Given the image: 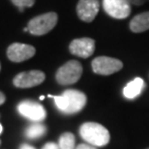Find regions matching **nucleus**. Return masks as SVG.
<instances>
[{
  "instance_id": "nucleus-7",
  "label": "nucleus",
  "mask_w": 149,
  "mask_h": 149,
  "mask_svg": "<svg viewBox=\"0 0 149 149\" xmlns=\"http://www.w3.org/2000/svg\"><path fill=\"white\" fill-rule=\"evenodd\" d=\"M103 7L106 13L114 19H126L131 14V4L128 0H103Z\"/></svg>"
},
{
  "instance_id": "nucleus-11",
  "label": "nucleus",
  "mask_w": 149,
  "mask_h": 149,
  "mask_svg": "<svg viewBox=\"0 0 149 149\" xmlns=\"http://www.w3.org/2000/svg\"><path fill=\"white\" fill-rule=\"evenodd\" d=\"M69 49L72 54L81 58H87L93 54L95 50V41L91 38L74 39L70 44Z\"/></svg>"
},
{
  "instance_id": "nucleus-26",
  "label": "nucleus",
  "mask_w": 149,
  "mask_h": 149,
  "mask_svg": "<svg viewBox=\"0 0 149 149\" xmlns=\"http://www.w3.org/2000/svg\"><path fill=\"white\" fill-rule=\"evenodd\" d=\"M147 149H149V148H147Z\"/></svg>"
},
{
  "instance_id": "nucleus-9",
  "label": "nucleus",
  "mask_w": 149,
  "mask_h": 149,
  "mask_svg": "<svg viewBox=\"0 0 149 149\" xmlns=\"http://www.w3.org/2000/svg\"><path fill=\"white\" fill-rule=\"evenodd\" d=\"M36 50L30 45L14 43L8 47V58L13 62H22L33 57Z\"/></svg>"
},
{
  "instance_id": "nucleus-21",
  "label": "nucleus",
  "mask_w": 149,
  "mask_h": 149,
  "mask_svg": "<svg viewBox=\"0 0 149 149\" xmlns=\"http://www.w3.org/2000/svg\"><path fill=\"white\" fill-rule=\"evenodd\" d=\"M5 100H6V97H5V95L2 93V92H0V106L3 105L5 102Z\"/></svg>"
},
{
  "instance_id": "nucleus-10",
  "label": "nucleus",
  "mask_w": 149,
  "mask_h": 149,
  "mask_svg": "<svg viewBox=\"0 0 149 149\" xmlns=\"http://www.w3.org/2000/svg\"><path fill=\"white\" fill-rule=\"evenodd\" d=\"M100 10L99 0H79L77 6V16L85 22H91Z\"/></svg>"
},
{
  "instance_id": "nucleus-12",
  "label": "nucleus",
  "mask_w": 149,
  "mask_h": 149,
  "mask_svg": "<svg viewBox=\"0 0 149 149\" xmlns=\"http://www.w3.org/2000/svg\"><path fill=\"white\" fill-rule=\"evenodd\" d=\"M144 88V81L141 77H136L130 81L123 89V95L127 99H135L141 93Z\"/></svg>"
},
{
  "instance_id": "nucleus-25",
  "label": "nucleus",
  "mask_w": 149,
  "mask_h": 149,
  "mask_svg": "<svg viewBox=\"0 0 149 149\" xmlns=\"http://www.w3.org/2000/svg\"><path fill=\"white\" fill-rule=\"evenodd\" d=\"M0 68H1V66H0Z\"/></svg>"
},
{
  "instance_id": "nucleus-17",
  "label": "nucleus",
  "mask_w": 149,
  "mask_h": 149,
  "mask_svg": "<svg viewBox=\"0 0 149 149\" xmlns=\"http://www.w3.org/2000/svg\"><path fill=\"white\" fill-rule=\"evenodd\" d=\"M42 149H59V146L58 144L54 143V142H47Z\"/></svg>"
},
{
  "instance_id": "nucleus-1",
  "label": "nucleus",
  "mask_w": 149,
  "mask_h": 149,
  "mask_svg": "<svg viewBox=\"0 0 149 149\" xmlns=\"http://www.w3.org/2000/svg\"><path fill=\"white\" fill-rule=\"evenodd\" d=\"M49 97L54 100L57 109L65 114H74L79 112L85 107L87 101L85 94L76 89L65 90L60 96L49 95Z\"/></svg>"
},
{
  "instance_id": "nucleus-14",
  "label": "nucleus",
  "mask_w": 149,
  "mask_h": 149,
  "mask_svg": "<svg viewBox=\"0 0 149 149\" xmlns=\"http://www.w3.org/2000/svg\"><path fill=\"white\" fill-rule=\"evenodd\" d=\"M47 132V128L45 125L40 123H34L31 124L26 128L24 131L25 136L30 139H36L43 136Z\"/></svg>"
},
{
  "instance_id": "nucleus-23",
  "label": "nucleus",
  "mask_w": 149,
  "mask_h": 149,
  "mask_svg": "<svg viewBox=\"0 0 149 149\" xmlns=\"http://www.w3.org/2000/svg\"><path fill=\"white\" fill-rule=\"evenodd\" d=\"M44 99H45V97H44V96H41V97H40V100H44Z\"/></svg>"
},
{
  "instance_id": "nucleus-22",
  "label": "nucleus",
  "mask_w": 149,
  "mask_h": 149,
  "mask_svg": "<svg viewBox=\"0 0 149 149\" xmlns=\"http://www.w3.org/2000/svg\"><path fill=\"white\" fill-rule=\"evenodd\" d=\"M1 133H2V125L0 124V134H1Z\"/></svg>"
},
{
  "instance_id": "nucleus-20",
  "label": "nucleus",
  "mask_w": 149,
  "mask_h": 149,
  "mask_svg": "<svg viewBox=\"0 0 149 149\" xmlns=\"http://www.w3.org/2000/svg\"><path fill=\"white\" fill-rule=\"evenodd\" d=\"M19 149H36L35 147L33 146H31V145H29V144H26V143H23L20 145V147Z\"/></svg>"
},
{
  "instance_id": "nucleus-19",
  "label": "nucleus",
  "mask_w": 149,
  "mask_h": 149,
  "mask_svg": "<svg viewBox=\"0 0 149 149\" xmlns=\"http://www.w3.org/2000/svg\"><path fill=\"white\" fill-rule=\"evenodd\" d=\"M130 2L131 5H136V6H139L142 5L143 3L146 1V0H128Z\"/></svg>"
},
{
  "instance_id": "nucleus-13",
  "label": "nucleus",
  "mask_w": 149,
  "mask_h": 149,
  "mask_svg": "<svg viewBox=\"0 0 149 149\" xmlns=\"http://www.w3.org/2000/svg\"><path fill=\"white\" fill-rule=\"evenodd\" d=\"M130 29L134 33H141L149 29V12L139 14L131 20Z\"/></svg>"
},
{
  "instance_id": "nucleus-2",
  "label": "nucleus",
  "mask_w": 149,
  "mask_h": 149,
  "mask_svg": "<svg viewBox=\"0 0 149 149\" xmlns=\"http://www.w3.org/2000/svg\"><path fill=\"white\" fill-rule=\"evenodd\" d=\"M80 136L93 146H105L111 139L107 128L96 122H86L79 128Z\"/></svg>"
},
{
  "instance_id": "nucleus-24",
  "label": "nucleus",
  "mask_w": 149,
  "mask_h": 149,
  "mask_svg": "<svg viewBox=\"0 0 149 149\" xmlns=\"http://www.w3.org/2000/svg\"><path fill=\"white\" fill-rule=\"evenodd\" d=\"M0 144H1V141H0Z\"/></svg>"
},
{
  "instance_id": "nucleus-4",
  "label": "nucleus",
  "mask_w": 149,
  "mask_h": 149,
  "mask_svg": "<svg viewBox=\"0 0 149 149\" xmlns=\"http://www.w3.org/2000/svg\"><path fill=\"white\" fill-rule=\"evenodd\" d=\"M82 74V66L79 61L70 60L61 66L56 72V81L61 85L76 83Z\"/></svg>"
},
{
  "instance_id": "nucleus-3",
  "label": "nucleus",
  "mask_w": 149,
  "mask_h": 149,
  "mask_svg": "<svg viewBox=\"0 0 149 149\" xmlns=\"http://www.w3.org/2000/svg\"><path fill=\"white\" fill-rule=\"evenodd\" d=\"M58 20V16L56 13L49 12V13L40 15L33 17L28 22V31L31 34L41 36L45 35L54 28Z\"/></svg>"
},
{
  "instance_id": "nucleus-6",
  "label": "nucleus",
  "mask_w": 149,
  "mask_h": 149,
  "mask_svg": "<svg viewBox=\"0 0 149 149\" xmlns=\"http://www.w3.org/2000/svg\"><path fill=\"white\" fill-rule=\"evenodd\" d=\"M17 111L25 118L34 122L43 121L47 116L46 109L41 104L34 101L25 100L17 105Z\"/></svg>"
},
{
  "instance_id": "nucleus-18",
  "label": "nucleus",
  "mask_w": 149,
  "mask_h": 149,
  "mask_svg": "<svg viewBox=\"0 0 149 149\" xmlns=\"http://www.w3.org/2000/svg\"><path fill=\"white\" fill-rule=\"evenodd\" d=\"M76 149H96V147L93 146V145H91V144L81 143V144L77 145Z\"/></svg>"
},
{
  "instance_id": "nucleus-15",
  "label": "nucleus",
  "mask_w": 149,
  "mask_h": 149,
  "mask_svg": "<svg viewBox=\"0 0 149 149\" xmlns=\"http://www.w3.org/2000/svg\"><path fill=\"white\" fill-rule=\"evenodd\" d=\"M74 136L72 133H64L59 138V149H74Z\"/></svg>"
},
{
  "instance_id": "nucleus-16",
  "label": "nucleus",
  "mask_w": 149,
  "mask_h": 149,
  "mask_svg": "<svg viewBox=\"0 0 149 149\" xmlns=\"http://www.w3.org/2000/svg\"><path fill=\"white\" fill-rule=\"evenodd\" d=\"M11 1L19 8V12H22L25 7H32L35 3V0H11Z\"/></svg>"
},
{
  "instance_id": "nucleus-5",
  "label": "nucleus",
  "mask_w": 149,
  "mask_h": 149,
  "mask_svg": "<svg viewBox=\"0 0 149 149\" xmlns=\"http://www.w3.org/2000/svg\"><path fill=\"white\" fill-rule=\"evenodd\" d=\"M123 68V63L116 58L108 56H99L92 61V69L95 74L109 76Z\"/></svg>"
},
{
  "instance_id": "nucleus-8",
  "label": "nucleus",
  "mask_w": 149,
  "mask_h": 149,
  "mask_svg": "<svg viewBox=\"0 0 149 149\" xmlns=\"http://www.w3.org/2000/svg\"><path fill=\"white\" fill-rule=\"evenodd\" d=\"M45 79L46 76L42 71H28L17 74L14 79V84L19 88H30L41 84Z\"/></svg>"
}]
</instances>
